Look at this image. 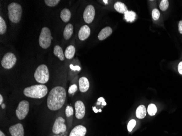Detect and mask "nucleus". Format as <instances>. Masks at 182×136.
<instances>
[{
    "instance_id": "obj_1",
    "label": "nucleus",
    "mask_w": 182,
    "mask_h": 136,
    "mask_svg": "<svg viewBox=\"0 0 182 136\" xmlns=\"http://www.w3.org/2000/svg\"><path fill=\"white\" fill-rule=\"evenodd\" d=\"M66 91L61 86L51 89L47 99V106L51 111H57L61 108L66 101Z\"/></svg>"
},
{
    "instance_id": "obj_2",
    "label": "nucleus",
    "mask_w": 182,
    "mask_h": 136,
    "mask_svg": "<svg viewBox=\"0 0 182 136\" xmlns=\"http://www.w3.org/2000/svg\"><path fill=\"white\" fill-rule=\"evenodd\" d=\"M48 93V88L44 85H37L27 87L24 90V94L27 97L33 99H41Z\"/></svg>"
},
{
    "instance_id": "obj_3",
    "label": "nucleus",
    "mask_w": 182,
    "mask_h": 136,
    "mask_svg": "<svg viewBox=\"0 0 182 136\" xmlns=\"http://www.w3.org/2000/svg\"><path fill=\"white\" fill-rule=\"evenodd\" d=\"M8 15L11 22L17 24L20 21L22 15V7L17 3L12 2L8 6Z\"/></svg>"
},
{
    "instance_id": "obj_4",
    "label": "nucleus",
    "mask_w": 182,
    "mask_h": 136,
    "mask_svg": "<svg viewBox=\"0 0 182 136\" xmlns=\"http://www.w3.org/2000/svg\"><path fill=\"white\" fill-rule=\"evenodd\" d=\"M34 78L37 82L45 84L48 82L49 80V72L48 68L45 64H41L37 68L34 74Z\"/></svg>"
},
{
    "instance_id": "obj_5",
    "label": "nucleus",
    "mask_w": 182,
    "mask_h": 136,
    "mask_svg": "<svg viewBox=\"0 0 182 136\" xmlns=\"http://www.w3.org/2000/svg\"><path fill=\"white\" fill-rule=\"evenodd\" d=\"M51 34L50 30L48 27H43L41 29L39 36V44L41 48L44 49L49 48L51 44Z\"/></svg>"
},
{
    "instance_id": "obj_6",
    "label": "nucleus",
    "mask_w": 182,
    "mask_h": 136,
    "mask_svg": "<svg viewBox=\"0 0 182 136\" xmlns=\"http://www.w3.org/2000/svg\"><path fill=\"white\" fill-rule=\"evenodd\" d=\"M29 109V102L26 100H23L20 102L16 109V115L18 119L23 120L26 117Z\"/></svg>"
},
{
    "instance_id": "obj_7",
    "label": "nucleus",
    "mask_w": 182,
    "mask_h": 136,
    "mask_svg": "<svg viewBox=\"0 0 182 136\" xmlns=\"http://www.w3.org/2000/svg\"><path fill=\"white\" fill-rule=\"evenodd\" d=\"M17 58L14 54L8 52L5 54L1 61V65L6 69H10L17 63Z\"/></svg>"
},
{
    "instance_id": "obj_8",
    "label": "nucleus",
    "mask_w": 182,
    "mask_h": 136,
    "mask_svg": "<svg viewBox=\"0 0 182 136\" xmlns=\"http://www.w3.org/2000/svg\"><path fill=\"white\" fill-rule=\"evenodd\" d=\"M65 120L62 117H59L55 120L52 127V132L58 134L60 133H64L66 131L67 127L64 124Z\"/></svg>"
},
{
    "instance_id": "obj_9",
    "label": "nucleus",
    "mask_w": 182,
    "mask_h": 136,
    "mask_svg": "<svg viewBox=\"0 0 182 136\" xmlns=\"http://www.w3.org/2000/svg\"><path fill=\"white\" fill-rule=\"evenodd\" d=\"M95 9L92 5H88L85 8L83 17L85 22L87 24H91L94 20L95 17Z\"/></svg>"
},
{
    "instance_id": "obj_10",
    "label": "nucleus",
    "mask_w": 182,
    "mask_h": 136,
    "mask_svg": "<svg viewBox=\"0 0 182 136\" xmlns=\"http://www.w3.org/2000/svg\"><path fill=\"white\" fill-rule=\"evenodd\" d=\"M9 131L12 136H24V127L20 123L11 126L9 129Z\"/></svg>"
},
{
    "instance_id": "obj_11",
    "label": "nucleus",
    "mask_w": 182,
    "mask_h": 136,
    "mask_svg": "<svg viewBox=\"0 0 182 136\" xmlns=\"http://www.w3.org/2000/svg\"><path fill=\"white\" fill-rule=\"evenodd\" d=\"M76 116L78 119H82L85 117V104L81 101H77L75 104Z\"/></svg>"
},
{
    "instance_id": "obj_12",
    "label": "nucleus",
    "mask_w": 182,
    "mask_h": 136,
    "mask_svg": "<svg viewBox=\"0 0 182 136\" xmlns=\"http://www.w3.org/2000/svg\"><path fill=\"white\" fill-rule=\"evenodd\" d=\"M91 34V29L87 25H83L80 28L78 33V36L80 40L84 41L87 39Z\"/></svg>"
},
{
    "instance_id": "obj_13",
    "label": "nucleus",
    "mask_w": 182,
    "mask_h": 136,
    "mask_svg": "<svg viewBox=\"0 0 182 136\" xmlns=\"http://www.w3.org/2000/svg\"><path fill=\"white\" fill-rule=\"evenodd\" d=\"M87 133V129L83 125H78L73 128L69 136H85Z\"/></svg>"
},
{
    "instance_id": "obj_14",
    "label": "nucleus",
    "mask_w": 182,
    "mask_h": 136,
    "mask_svg": "<svg viewBox=\"0 0 182 136\" xmlns=\"http://www.w3.org/2000/svg\"><path fill=\"white\" fill-rule=\"evenodd\" d=\"M79 89L82 93L86 92L90 88V83L87 78L85 77L80 78L79 80Z\"/></svg>"
},
{
    "instance_id": "obj_15",
    "label": "nucleus",
    "mask_w": 182,
    "mask_h": 136,
    "mask_svg": "<svg viewBox=\"0 0 182 136\" xmlns=\"http://www.w3.org/2000/svg\"><path fill=\"white\" fill-rule=\"evenodd\" d=\"M112 33V29L110 27H106L102 29L98 34V38L100 41L104 40L106 39L108 36H109Z\"/></svg>"
},
{
    "instance_id": "obj_16",
    "label": "nucleus",
    "mask_w": 182,
    "mask_h": 136,
    "mask_svg": "<svg viewBox=\"0 0 182 136\" xmlns=\"http://www.w3.org/2000/svg\"><path fill=\"white\" fill-rule=\"evenodd\" d=\"M73 26L71 24L67 25L66 27L64 28V31H63V36L64 39L66 40H69L72 36L73 34Z\"/></svg>"
},
{
    "instance_id": "obj_17",
    "label": "nucleus",
    "mask_w": 182,
    "mask_h": 136,
    "mask_svg": "<svg viewBox=\"0 0 182 136\" xmlns=\"http://www.w3.org/2000/svg\"><path fill=\"white\" fill-rule=\"evenodd\" d=\"M114 8L117 12L121 14H125V13L128 11V8L126 7V5H125L124 3L121 2H117L115 3Z\"/></svg>"
},
{
    "instance_id": "obj_18",
    "label": "nucleus",
    "mask_w": 182,
    "mask_h": 136,
    "mask_svg": "<svg viewBox=\"0 0 182 136\" xmlns=\"http://www.w3.org/2000/svg\"><path fill=\"white\" fill-rule=\"evenodd\" d=\"M147 111L146 107L144 105L139 106L136 111V116L137 118L140 119H143L146 117Z\"/></svg>"
},
{
    "instance_id": "obj_19",
    "label": "nucleus",
    "mask_w": 182,
    "mask_h": 136,
    "mask_svg": "<svg viewBox=\"0 0 182 136\" xmlns=\"http://www.w3.org/2000/svg\"><path fill=\"white\" fill-rule=\"evenodd\" d=\"M75 53H76V49L74 46H73V45H69L66 49V51L64 52V56L66 57V59H73Z\"/></svg>"
},
{
    "instance_id": "obj_20",
    "label": "nucleus",
    "mask_w": 182,
    "mask_h": 136,
    "mask_svg": "<svg viewBox=\"0 0 182 136\" xmlns=\"http://www.w3.org/2000/svg\"><path fill=\"white\" fill-rule=\"evenodd\" d=\"M60 17H61V19L62 20L63 22H68L69 21V20L71 19V11L67 8L63 9L61 11Z\"/></svg>"
},
{
    "instance_id": "obj_21",
    "label": "nucleus",
    "mask_w": 182,
    "mask_h": 136,
    "mask_svg": "<svg viewBox=\"0 0 182 136\" xmlns=\"http://www.w3.org/2000/svg\"><path fill=\"white\" fill-rule=\"evenodd\" d=\"M53 54L61 61H63L64 60L65 56L63 54V50L61 48V46L59 45H56L55 46L53 49Z\"/></svg>"
},
{
    "instance_id": "obj_22",
    "label": "nucleus",
    "mask_w": 182,
    "mask_h": 136,
    "mask_svg": "<svg viewBox=\"0 0 182 136\" xmlns=\"http://www.w3.org/2000/svg\"><path fill=\"white\" fill-rule=\"evenodd\" d=\"M136 13L133 11H129L128 10L124 14V18L128 22H132L135 19L136 17Z\"/></svg>"
},
{
    "instance_id": "obj_23",
    "label": "nucleus",
    "mask_w": 182,
    "mask_h": 136,
    "mask_svg": "<svg viewBox=\"0 0 182 136\" xmlns=\"http://www.w3.org/2000/svg\"><path fill=\"white\" fill-rule=\"evenodd\" d=\"M147 112L149 115L154 116V115H156L157 112V107L153 104H149L147 108Z\"/></svg>"
},
{
    "instance_id": "obj_24",
    "label": "nucleus",
    "mask_w": 182,
    "mask_h": 136,
    "mask_svg": "<svg viewBox=\"0 0 182 136\" xmlns=\"http://www.w3.org/2000/svg\"><path fill=\"white\" fill-rule=\"evenodd\" d=\"M7 31V25L2 17H0V34H5Z\"/></svg>"
},
{
    "instance_id": "obj_25",
    "label": "nucleus",
    "mask_w": 182,
    "mask_h": 136,
    "mask_svg": "<svg viewBox=\"0 0 182 136\" xmlns=\"http://www.w3.org/2000/svg\"><path fill=\"white\" fill-rule=\"evenodd\" d=\"M169 6V2L168 0H162L161 1L159 5V7L161 10L165 11L168 9Z\"/></svg>"
},
{
    "instance_id": "obj_26",
    "label": "nucleus",
    "mask_w": 182,
    "mask_h": 136,
    "mask_svg": "<svg viewBox=\"0 0 182 136\" xmlns=\"http://www.w3.org/2000/svg\"><path fill=\"white\" fill-rule=\"evenodd\" d=\"M45 3L49 7H55L60 2V0H45Z\"/></svg>"
},
{
    "instance_id": "obj_27",
    "label": "nucleus",
    "mask_w": 182,
    "mask_h": 136,
    "mask_svg": "<svg viewBox=\"0 0 182 136\" xmlns=\"http://www.w3.org/2000/svg\"><path fill=\"white\" fill-rule=\"evenodd\" d=\"M152 17L154 20H158L159 18L160 17V13L159 12V10L155 8L153 10L152 13Z\"/></svg>"
},
{
    "instance_id": "obj_28",
    "label": "nucleus",
    "mask_w": 182,
    "mask_h": 136,
    "mask_svg": "<svg viewBox=\"0 0 182 136\" xmlns=\"http://www.w3.org/2000/svg\"><path fill=\"white\" fill-rule=\"evenodd\" d=\"M136 124V122L135 120H134V119H132V120H131L129 122V123L128 124V127H127L128 131L130 132L132 131L133 129L134 128V127H135Z\"/></svg>"
},
{
    "instance_id": "obj_29",
    "label": "nucleus",
    "mask_w": 182,
    "mask_h": 136,
    "mask_svg": "<svg viewBox=\"0 0 182 136\" xmlns=\"http://www.w3.org/2000/svg\"><path fill=\"white\" fill-rule=\"evenodd\" d=\"M74 114L73 107L71 106H67L66 108V115L67 117H70L73 115Z\"/></svg>"
},
{
    "instance_id": "obj_30",
    "label": "nucleus",
    "mask_w": 182,
    "mask_h": 136,
    "mask_svg": "<svg viewBox=\"0 0 182 136\" xmlns=\"http://www.w3.org/2000/svg\"><path fill=\"white\" fill-rule=\"evenodd\" d=\"M78 89V87L76 85H71V87L69 88L68 89V92L69 94H73L76 92V90Z\"/></svg>"
},
{
    "instance_id": "obj_31",
    "label": "nucleus",
    "mask_w": 182,
    "mask_h": 136,
    "mask_svg": "<svg viewBox=\"0 0 182 136\" xmlns=\"http://www.w3.org/2000/svg\"><path fill=\"white\" fill-rule=\"evenodd\" d=\"M178 70L180 75H182V62H180L178 66Z\"/></svg>"
},
{
    "instance_id": "obj_32",
    "label": "nucleus",
    "mask_w": 182,
    "mask_h": 136,
    "mask_svg": "<svg viewBox=\"0 0 182 136\" xmlns=\"http://www.w3.org/2000/svg\"><path fill=\"white\" fill-rule=\"evenodd\" d=\"M178 29H179L180 33L182 34V20L180 21V22L178 23Z\"/></svg>"
},
{
    "instance_id": "obj_33",
    "label": "nucleus",
    "mask_w": 182,
    "mask_h": 136,
    "mask_svg": "<svg viewBox=\"0 0 182 136\" xmlns=\"http://www.w3.org/2000/svg\"><path fill=\"white\" fill-rule=\"evenodd\" d=\"M3 101V97H2V95H0V104L2 105V102Z\"/></svg>"
},
{
    "instance_id": "obj_34",
    "label": "nucleus",
    "mask_w": 182,
    "mask_h": 136,
    "mask_svg": "<svg viewBox=\"0 0 182 136\" xmlns=\"http://www.w3.org/2000/svg\"><path fill=\"white\" fill-rule=\"evenodd\" d=\"M0 136H5V134H3V132L2 131H0Z\"/></svg>"
},
{
    "instance_id": "obj_35",
    "label": "nucleus",
    "mask_w": 182,
    "mask_h": 136,
    "mask_svg": "<svg viewBox=\"0 0 182 136\" xmlns=\"http://www.w3.org/2000/svg\"><path fill=\"white\" fill-rule=\"evenodd\" d=\"M1 106H2V108H5V104H2V105H1Z\"/></svg>"
},
{
    "instance_id": "obj_36",
    "label": "nucleus",
    "mask_w": 182,
    "mask_h": 136,
    "mask_svg": "<svg viewBox=\"0 0 182 136\" xmlns=\"http://www.w3.org/2000/svg\"></svg>"
}]
</instances>
